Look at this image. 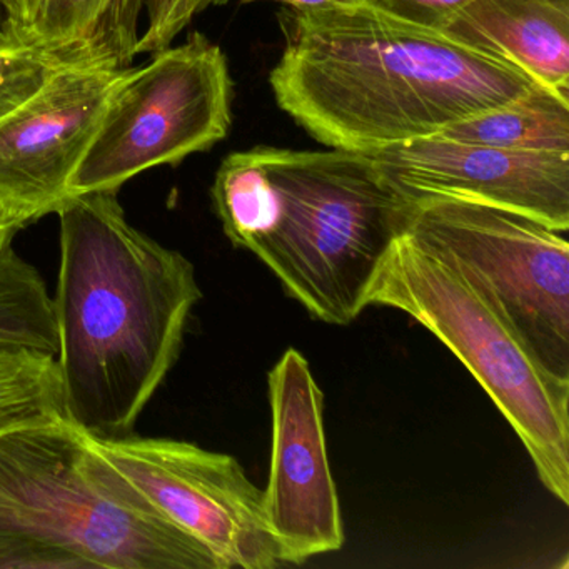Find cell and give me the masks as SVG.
Segmentation results:
<instances>
[{"label": "cell", "mask_w": 569, "mask_h": 569, "mask_svg": "<svg viewBox=\"0 0 569 569\" xmlns=\"http://www.w3.org/2000/svg\"><path fill=\"white\" fill-rule=\"evenodd\" d=\"M269 74L279 109L326 148L375 154L526 94L511 62L405 21L375 0L281 12Z\"/></svg>", "instance_id": "6da1fadb"}, {"label": "cell", "mask_w": 569, "mask_h": 569, "mask_svg": "<svg viewBox=\"0 0 569 569\" xmlns=\"http://www.w3.org/2000/svg\"><path fill=\"white\" fill-rule=\"evenodd\" d=\"M56 214L66 419L94 438H126L181 355L202 298L196 269L136 229L118 192L69 196Z\"/></svg>", "instance_id": "7a4b0ae2"}, {"label": "cell", "mask_w": 569, "mask_h": 569, "mask_svg": "<svg viewBox=\"0 0 569 569\" xmlns=\"http://www.w3.org/2000/svg\"><path fill=\"white\" fill-rule=\"evenodd\" d=\"M212 204L236 248L251 251L312 319L348 326L411 199L362 152L258 146L219 166Z\"/></svg>", "instance_id": "3957f363"}, {"label": "cell", "mask_w": 569, "mask_h": 569, "mask_svg": "<svg viewBox=\"0 0 569 569\" xmlns=\"http://www.w3.org/2000/svg\"><path fill=\"white\" fill-rule=\"evenodd\" d=\"M219 569L198 542L116 495L62 418L0 435V569Z\"/></svg>", "instance_id": "277c9868"}, {"label": "cell", "mask_w": 569, "mask_h": 569, "mask_svg": "<svg viewBox=\"0 0 569 569\" xmlns=\"http://www.w3.org/2000/svg\"><path fill=\"white\" fill-rule=\"evenodd\" d=\"M366 305L399 309L435 335L521 439L539 481L569 505V382L542 368L465 269L405 232L382 258Z\"/></svg>", "instance_id": "5b68a950"}, {"label": "cell", "mask_w": 569, "mask_h": 569, "mask_svg": "<svg viewBox=\"0 0 569 569\" xmlns=\"http://www.w3.org/2000/svg\"><path fill=\"white\" fill-rule=\"evenodd\" d=\"M234 82L224 51L204 34L129 68L69 182V196L118 192L159 166H176L228 138Z\"/></svg>", "instance_id": "8992f818"}, {"label": "cell", "mask_w": 569, "mask_h": 569, "mask_svg": "<svg viewBox=\"0 0 569 569\" xmlns=\"http://www.w3.org/2000/svg\"><path fill=\"white\" fill-rule=\"evenodd\" d=\"M406 234L465 269L542 368L569 382V244L565 231L496 206L425 198L411 202Z\"/></svg>", "instance_id": "52a82bcc"}, {"label": "cell", "mask_w": 569, "mask_h": 569, "mask_svg": "<svg viewBox=\"0 0 569 569\" xmlns=\"http://www.w3.org/2000/svg\"><path fill=\"white\" fill-rule=\"evenodd\" d=\"M81 438L92 475L198 542L219 569L284 565L266 521L264 492L238 459L178 439Z\"/></svg>", "instance_id": "ba28073f"}, {"label": "cell", "mask_w": 569, "mask_h": 569, "mask_svg": "<svg viewBox=\"0 0 569 569\" xmlns=\"http://www.w3.org/2000/svg\"><path fill=\"white\" fill-rule=\"evenodd\" d=\"M271 465L264 492L269 531L284 565H302L345 545L341 505L329 465L325 395L308 359L288 349L268 376Z\"/></svg>", "instance_id": "9c48e42d"}, {"label": "cell", "mask_w": 569, "mask_h": 569, "mask_svg": "<svg viewBox=\"0 0 569 569\" xmlns=\"http://www.w3.org/2000/svg\"><path fill=\"white\" fill-rule=\"evenodd\" d=\"M129 68L78 62L0 119V206L22 226L52 214Z\"/></svg>", "instance_id": "30bf717a"}, {"label": "cell", "mask_w": 569, "mask_h": 569, "mask_svg": "<svg viewBox=\"0 0 569 569\" xmlns=\"http://www.w3.org/2000/svg\"><path fill=\"white\" fill-rule=\"evenodd\" d=\"M406 198H451L569 229V152H518L441 134L369 154Z\"/></svg>", "instance_id": "8fae6325"}, {"label": "cell", "mask_w": 569, "mask_h": 569, "mask_svg": "<svg viewBox=\"0 0 569 569\" xmlns=\"http://www.w3.org/2000/svg\"><path fill=\"white\" fill-rule=\"evenodd\" d=\"M442 32L569 94V6L558 0H472Z\"/></svg>", "instance_id": "7c38bea8"}, {"label": "cell", "mask_w": 569, "mask_h": 569, "mask_svg": "<svg viewBox=\"0 0 569 569\" xmlns=\"http://www.w3.org/2000/svg\"><path fill=\"white\" fill-rule=\"evenodd\" d=\"M144 0H48L31 42L78 62L129 68L141 34Z\"/></svg>", "instance_id": "4fadbf2b"}, {"label": "cell", "mask_w": 569, "mask_h": 569, "mask_svg": "<svg viewBox=\"0 0 569 569\" xmlns=\"http://www.w3.org/2000/svg\"><path fill=\"white\" fill-rule=\"evenodd\" d=\"M439 134L518 152H569V94L538 84L498 108L455 122Z\"/></svg>", "instance_id": "5bb4252c"}, {"label": "cell", "mask_w": 569, "mask_h": 569, "mask_svg": "<svg viewBox=\"0 0 569 569\" xmlns=\"http://www.w3.org/2000/svg\"><path fill=\"white\" fill-rule=\"evenodd\" d=\"M66 418L58 359L0 342V435Z\"/></svg>", "instance_id": "9a60e30c"}, {"label": "cell", "mask_w": 569, "mask_h": 569, "mask_svg": "<svg viewBox=\"0 0 569 569\" xmlns=\"http://www.w3.org/2000/svg\"><path fill=\"white\" fill-rule=\"evenodd\" d=\"M0 342L59 355L54 299L38 269L12 248L0 254Z\"/></svg>", "instance_id": "2e32d148"}, {"label": "cell", "mask_w": 569, "mask_h": 569, "mask_svg": "<svg viewBox=\"0 0 569 569\" xmlns=\"http://www.w3.org/2000/svg\"><path fill=\"white\" fill-rule=\"evenodd\" d=\"M69 64L78 61L38 42H0V119L34 98Z\"/></svg>", "instance_id": "e0dca14e"}, {"label": "cell", "mask_w": 569, "mask_h": 569, "mask_svg": "<svg viewBox=\"0 0 569 569\" xmlns=\"http://www.w3.org/2000/svg\"><path fill=\"white\" fill-rule=\"evenodd\" d=\"M228 2L229 0H144L146 26L139 34L134 56L152 54L168 48L199 14Z\"/></svg>", "instance_id": "ac0fdd59"}, {"label": "cell", "mask_w": 569, "mask_h": 569, "mask_svg": "<svg viewBox=\"0 0 569 569\" xmlns=\"http://www.w3.org/2000/svg\"><path fill=\"white\" fill-rule=\"evenodd\" d=\"M379 8L405 21L442 31L472 0H375Z\"/></svg>", "instance_id": "d6986e66"}, {"label": "cell", "mask_w": 569, "mask_h": 569, "mask_svg": "<svg viewBox=\"0 0 569 569\" xmlns=\"http://www.w3.org/2000/svg\"><path fill=\"white\" fill-rule=\"evenodd\" d=\"M48 0H12V32L16 42H31L32 31Z\"/></svg>", "instance_id": "ffe728a7"}, {"label": "cell", "mask_w": 569, "mask_h": 569, "mask_svg": "<svg viewBox=\"0 0 569 569\" xmlns=\"http://www.w3.org/2000/svg\"><path fill=\"white\" fill-rule=\"evenodd\" d=\"M244 4L252 2H276V4L286 6L288 9H316L326 8V6H351L359 0H241Z\"/></svg>", "instance_id": "44dd1931"}, {"label": "cell", "mask_w": 569, "mask_h": 569, "mask_svg": "<svg viewBox=\"0 0 569 569\" xmlns=\"http://www.w3.org/2000/svg\"><path fill=\"white\" fill-rule=\"evenodd\" d=\"M24 226L0 206V254L12 248V239Z\"/></svg>", "instance_id": "7402d4cb"}, {"label": "cell", "mask_w": 569, "mask_h": 569, "mask_svg": "<svg viewBox=\"0 0 569 569\" xmlns=\"http://www.w3.org/2000/svg\"><path fill=\"white\" fill-rule=\"evenodd\" d=\"M0 42H14L12 0H0Z\"/></svg>", "instance_id": "603a6c76"}, {"label": "cell", "mask_w": 569, "mask_h": 569, "mask_svg": "<svg viewBox=\"0 0 569 569\" xmlns=\"http://www.w3.org/2000/svg\"><path fill=\"white\" fill-rule=\"evenodd\" d=\"M558 2H561V4L569 6V0H558Z\"/></svg>", "instance_id": "cb8c5ba5"}]
</instances>
